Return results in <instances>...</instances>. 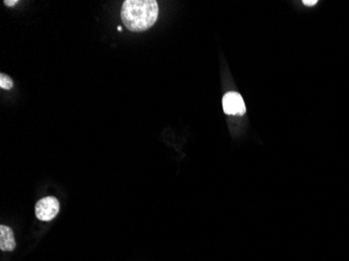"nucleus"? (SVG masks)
I'll list each match as a JSON object with an SVG mask.
<instances>
[{
	"label": "nucleus",
	"mask_w": 349,
	"mask_h": 261,
	"mask_svg": "<svg viewBox=\"0 0 349 261\" xmlns=\"http://www.w3.org/2000/svg\"><path fill=\"white\" fill-rule=\"evenodd\" d=\"M303 4H304L305 6H308V7H313V6L317 5L318 2H317V0H304Z\"/></svg>",
	"instance_id": "obj_6"
},
{
	"label": "nucleus",
	"mask_w": 349,
	"mask_h": 261,
	"mask_svg": "<svg viewBox=\"0 0 349 261\" xmlns=\"http://www.w3.org/2000/svg\"><path fill=\"white\" fill-rule=\"evenodd\" d=\"M16 248V240L10 227L0 226V250L12 252Z\"/></svg>",
	"instance_id": "obj_4"
},
{
	"label": "nucleus",
	"mask_w": 349,
	"mask_h": 261,
	"mask_svg": "<svg viewBox=\"0 0 349 261\" xmlns=\"http://www.w3.org/2000/svg\"><path fill=\"white\" fill-rule=\"evenodd\" d=\"M60 211L59 201L54 197H46L37 202L35 213L42 222H49L58 215Z\"/></svg>",
	"instance_id": "obj_2"
},
{
	"label": "nucleus",
	"mask_w": 349,
	"mask_h": 261,
	"mask_svg": "<svg viewBox=\"0 0 349 261\" xmlns=\"http://www.w3.org/2000/svg\"><path fill=\"white\" fill-rule=\"evenodd\" d=\"M16 4H18L17 0H12V2H11V0H6V2H5V5L8 6V7H13V6H15Z\"/></svg>",
	"instance_id": "obj_7"
},
{
	"label": "nucleus",
	"mask_w": 349,
	"mask_h": 261,
	"mask_svg": "<svg viewBox=\"0 0 349 261\" xmlns=\"http://www.w3.org/2000/svg\"><path fill=\"white\" fill-rule=\"evenodd\" d=\"M14 87V81L13 79L5 74V73H2L0 74V88L2 89H7V90H10Z\"/></svg>",
	"instance_id": "obj_5"
},
{
	"label": "nucleus",
	"mask_w": 349,
	"mask_h": 261,
	"mask_svg": "<svg viewBox=\"0 0 349 261\" xmlns=\"http://www.w3.org/2000/svg\"><path fill=\"white\" fill-rule=\"evenodd\" d=\"M223 109L227 115H244L246 112L245 102L237 92H228L223 98Z\"/></svg>",
	"instance_id": "obj_3"
},
{
	"label": "nucleus",
	"mask_w": 349,
	"mask_h": 261,
	"mask_svg": "<svg viewBox=\"0 0 349 261\" xmlns=\"http://www.w3.org/2000/svg\"><path fill=\"white\" fill-rule=\"evenodd\" d=\"M159 8L155 0H125L121 7V20L131 32H145L155 24Z\"/></svg>",
	"instance_id": "obj_1"
}]
</instances>
